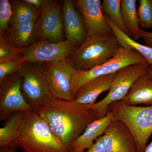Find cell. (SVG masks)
<instances>
[{
  "label": "cell",
  "mask_w": 152,
  "mask_h": 152,
  "mask_svg": "<svg viewBox=\"0 0 152 152\" xmlns=\"http://www.w3.org/2000/svg\"><path fill=\"white\" fill-rule=\"evenodd\" d=\"M36 110L68 149L87 126L97 119L90 105L79 104L72 101L56 98Z\"/></svg>",
  "instance_id": "cell-1"
},
{
  "label": "cell",
  "mask_w": 152,
  "mask_h": 152,
  "mask_svg": "<svg viewBox=\"0 0 152 152\" xmlns=\"http://www.w3.org/2000/svg\"><path fill=\"white\" fill-rule=\"evenodd\" d=\"M18 147L25 152H69L36 110L25 112L18 132Z\"/></svg>",
  "instance_id": "cell-2"
},
{
  "label": "cell",
  "mask_w": 152,
  "mask_h": 152,
  "mask_svg": "<svg viewBox=\"0 0 152 152\" xmlns=\"http://www.w3.org/2000/svg\"><path fill=\"white\" fill-rule=\"evenodd\" d=\"M114 118L127 127L135 141L138 152H144L152 134V106H129L121 101L109 106Z\"/></svg>",
  "instance_id": "cell-3"
},
{
  "label": "cell",
  "mask_w": 152,
  "mask_h": 152,
  "mask_svg": "<svg viewBox=\"0 0 152 152\" xmlns=\"http://www.w3.org/2000/svg\"><path fill=\"white\" fill-rule=\"evenodd\" d=\"M121 47L115 36L87 37L69 58L77 70L88 71L107 62L114 56Z\"/></svg>",
  "instance_id": "cell-4"
},
{
  "label": "cell",
  "mask_w": 152,
  "mask_h": 152,
  "mask_svg": "<svg viewBox=\"0 0 152 152\" xmlns=\"http://www.w3.org/2000/svg\"><path fill=\"white\" fill-rule=\"evenodd\" d=\"M19 72L22 77V93L32 108L37 110L55 98L44 63L26 62Z\"/></svg>",
  "instance_id": "cell-5"
},
{
  "label": "cell",
  "mask_w": 152,
  "mask_h": 152,
  "mask_svg": "<svg viewBox=\"0 0 152 152\" xmlns=\"http://www.w3.org/2000/svg\"><path fill=\"white\" fill-rule=\"evenodd\" d=\"M148 66L146 62L135 64L125 67L117 72L107 96L98 102L90 105L97 119L108 113L111 104L121 101L126 96L136 80L148 73Z\"/></svg>",
  "instance_id": "cell-6"
},
{
  "label": "cell",
  "mask_w": 152,
  "mask_h": 152,
  "mask_svg": "<svg viewBox=\"0 0 152 152\" xmlns=\"http://www.w3.org/2000/svg\"><path fill=\"white\" fill-rule=\"evenodd\" d=\"M146 62L144 57L138 52L121 46L114 56L104 64L88 71L76 70L72 80L73 100L79 88L90 80L116 73L120 69L128 66Z\"/></svg>",
  "instance_id": "cell-7"
},
{
  "label": "cell",
  "mask_w": 152,
  "mask_h": 152,
  "mask_svg": "<svg viewBox=\"0 0 152 152\" xmlns=\"http://www.w3.org/2000/svg\"><path fill=\"white\" fill-rule=\"evenodd\" d=\"M85 152H138L135 141L127 127L114 118L103 134Z\"/></svg>",
  "instance_id": "cell-8"
},
{
  "label": "cell",
  "mask_w": 152,
  "mask_h": 152,
  "mask_svg": "<svg viewBox=\"0 0 152 152\" xmlns=\"http://www.w3.org/2000/svg\"><path fill=\"white\" fill-rule=\"evenodd\" d=\"M22 77L19 72L10 75L0 82V118L7 120L12 114L33 109L21 91Z\"/></svg>",
  "instance_id": "cell-9"
},
{
  "label": "cell",
  "mask_w": 152,
  "mask_h": 152,
  "mask_svg": "<svg viewBox=\"0 0 152 152\" xmlns=\"http://www.w3.org/2000/svg\"><path fill=\"white\" fill-rule=\"evenodd\" d=\"M79 47L66 40L53 43L39 39L31 46L22 50L21 55L26 62L56 61L69 58Z\"/></svg>",
  "instance_id": "cell-10"
},
{
  "label": "cell",
  "mask_w": 152,
  "mask_h": 152,
  "mask_svg": "<svg viewBox=\"0 0 152 152\" xmlns=\"http://www.w3.org/2000/svg\"><path fill=\"white\" fill-rule=\"evenodd\" d=\"M49 85L54 96L64 101L73 100L72 80L77 69L69 58L44 63Z\"/></svg>",
  "instance_id": "cell-11"
},
{
  "label": "cell",
  "mask_w": 152,
  "mask_h": 152,
  "mask_svg": "<svg viewBox=\"0 0 152 152\" xmlns=\"http://www.w3.org/2000/svg\"><path fill=\"white\" fill-rule=\"evenodd\" d=\"M37 22L39 40L57 43L64 41L62 10L57 1L46 0Z\"/></svg>",
  "instance_id": "cell-12"
},
{
  "label": "cell",
  "mask_w": 152,
  "mask_h": 152,
  "mask_svg": "<svg viewBox=\"0 0 152 152\" xmlns=\"http://www.w3.org/2000/svg\"><path fill=\"white\" fill-rule=\"evenodd\" d=\"M86 28L87 37L103 38L115 36L106 21L100 0H76Z\"/></svg>",
  "instance_id": "cell-13"
},
{
  "label": "cell",
  "mask_w": 152,
  "mask_h": 152,
  "mask_svg": "<svg viewBox=\"0 0 152 152\" xmlns=\"http://www.w3.org/2000/svg\"><path fill=\"white\" fill-rule=\"evenodd\" d=\"M62 10L66 40L80 47L87 38L86 28L81 14L76 7L75 1H64Z\"/></svg>",
  "instance_id": "cell-14"
},
{
  "label": "cell",
  "mask_w": 152,
  "mask_h": 152,
  "mask_svg": "<svg viewBox=\"0 0 152 152\" xmlns=\"http://www.w3.org/2000/svg\"><path fill=\"white\" fill-rule=\"evenodd\" d=\"M114 119L113 115L110 112L104 117L91 123L83 134L71 144L68 149L69 152H85L88 150L96 140L103 134Z\"/></svg>",
  "instance_id": "cell-15"
},
{
  "label": "cell",
  "mask_w": 152,
  "mask_h": 152,
  "mask_svg": "<svg viewBox=\"0 0 152 152\" xmlns=\"http://www.w3.org/2000/svg\"><path fill=\"white\" fill-rule=\"evenodd\" d=\"M116 73L92 79L78 90L73 102L82 105H92L102 93L109 91Z\"/></svg>",
  "instance_id": "cell-16"
},
{
  "label": "cell",
  "mask_w": 152,
  "mask_h": 152,
  "mask_svg": "<svg viewBox=\"0 0 152 152\" xmlns=\"http://www.w3.org/2000/svg\"><path fill=\"white\" fill-rule=\"evenodd\" d=\"M121 102L129 106H152V76L148 73L134 82Z\"/></svg>",
  "instance_id": "cell-17"
},
{
  "label": "cell",
  "mask_w": 152,
  "mask_h": 152,
  "mask_svg": "<svg viewBox=\"0 0 152 152\" xmlns=\"http://www.w3.org/2000/svg\"><path fill=\"white\" fill-rule=\"evenodd\" d=\"M37 21L10 25L6 31L11 44L17 48L23 50L37 42Z\"/></svg>",
  "instance_id": "cell-18"
},
{
  "label": "cell",
  "mask_w": 152,
  "mask_h": 152,
  "mask_svg": "<svg viewBox=\"0 0 152 152\" xmlns=\"http://www.w3.org/2000/svg\"><path fill=\"white\" fill-rule=\"evenodd\" d=\"M25 112L14 113L7 120L5 124L0 129V148L18 147V132Z\"/></svg>",
  "instance_id": "cell-19"
},
{
  "label": "cell",
  "mask_w": 152,
  "mask_h": 152,
  "mask_svg": "<svg viewBox=\"0 0 152 152\" xmlns=\"http://www.w3.org/2000/svg\"><path fill=\"white\" fill-rule=\"evenodd\" d=\"M136 0H121L123 21L130 37L137 42L140 38L141 28L139 25Z\"/></svg>",
  "instance_id": "cell-20"
},
{
  "label": "cell",
  "mask_w": 152,
  "mask_h": 152,
  "mask_svg": "<svg viewBox=\"0 0 152 152\" xmlns=\"http://www.w3.org/2000/svg\"><path fill=\"white\" fill-rule=\"evenodd\" d=\"M13 15L10 25L24 23L37 21L41 12L26 0L10 1Z\"/></svg>",
  "instance_id": "cell-21"
},
{
  "label": "cell",
  "mask_w": 152,
  "mask_h": 152,
  "mask_svg": "<svg viewBox=\"0 0 152 152\" xmlns=\"http://www.w3.org/2000/svg\"><path fill=\"white\" fill-rule=\"evenodd\" d=\"M106 21L111 28L121 46L136 50L144 57L149 66H152V48L139 43L119 29L107 15L104 14Z\"/></svg>",
  "instance_id": "cell-22"
},
{
  "label": "cell",
  "mask_w": 152,
  "mask_h": 152,
  "mask_svg": "<svg viewBox=\"0 0 152 152\" xmlns=\"http://www.w3.org/2000/svg\"><path fill=\"white\" fill-rule=\"evenodd\" d=\"M102 6L103 12L109 17L119 29L130 37L123 21L121 0H104Z\"/></svg>",
  "instance_id": "cell-23"
},
{
  "label": "cell",
  "mask_w": 152,
  "mask_h": 152,
  "mask_svg": "<svg viewBox=\"0 0 152 152\" xmlns=\"http://www.w3.org/2000/svg\"><path fill=\"white\" fill-rule=\"evenodd\" d=\"M21 52L11 43L6 32H0V62L21 58Z\"/></svg>",
  "instance_id": "cell-24"
},
{
  "label": "cell",
  "mask_w": 152,
  "mask_h": 152,
  "mask_svg": "<svg viewBox=\"0 0 152 152\" xmlns=\"http://www.w3.org/2000/svg\"><path fill=\"white\" fill-rule=\"evenodd\" d=\"M137 16L142 28H152V0H140Z\"/></svg>",
  "instance_id": "cell-25"
},
{
  "label": "cell",
  "mask_w": 152,
  "mask_h": 152,
  "mask_svg": "<svg viewBox=\"0 0 152 152\" xmlns=\"http://www.w3.org/2000/svg\"><path fill=\"white\" fill-rule=\"evenodd\" d=\"M26 62L23 58L0 62V82L10 75L18 72Z\"/></svg>",
  "instance_id": "cell-26"
},
{
  "label": "cell",
  "mask_w": 152,
  "mask_h": 152,
  "mask_svg": "<svg viewBox=\"0 0 152 152\" xmlns=\"http://www.w3.org/2000/svg\"><path fill=\"white\" fill-rule=\"evenodd\" d=\"M13 12L10 1H0V32H5L10 23Z\"/></svg>",
  "instance_id": "cell-27"
},
{
  "label": "cell",
  "mask_w": 152,
  "mask_h": 152,
  "mask_svg": "<svg viewBox=\"0 0 152 152\" xmlns=\"http://www.w3.org/2000/svg\"><path fill=\"white\" fill-rule=\"evenodd\" d=\"M140 38H142L145 45L152 48V32H150L141 29L140 31Z\"/></svg>",
  "instance_id": "cell-28"
},
{
  "label": "cell",
  "mask_w": 152,
  "mask_h": 152,
  "mask_svg": "<svg viewBox=\"0 0 152 152\" xmlns=\"http://www.w3.org/2000/svg\"><path fill=\"white\" fill-rule=\"evenodd\" d=\"M26 1L30 4L31 5L38 9L40 11L46 2V0H26Z\"/></svg>",
  "instance_id": "cell-29"
},
{
  "label": "cell",
  "mask_w": 152,
  "mask_h": 152,
  "mask_svg": "<svg viewBox=\"0 0 152 152\" xmlns=\"http://www.w3.org/2000/svg\"><path fill=\"white\" fill-rule=\"evenodd\" d=\"M17 147H5L0 148V152H17Z\"/></svg>",
  "instance_id": "cell-30"
},
{
  "label": "cell",
  "mask_w": 152,
  "mask_h": 152,
  "mask_svg": "<svg viewBox=\"0 0 152 152\" xmlns=\"http://www.w3.org/2000/svg\"><path fill=\"white\" fill-rule=\"evenodd\" d=\"M144 152H152V141L149 145H147Z\"/></svg>",
  "instance_id": "cell-31"
},
{
  "label": "cell",
  "mask_w": 152,
  "mask_h": 152,
  "mask_svg": "<svg viewBox=\"0 0 152 152\" xmlns=\"http://www.w3.org/2000/svg\"><path fill=\"white\" fill-rule=\"evenodd\" d=\"M148 73L152 76V66L149 65L148 68Z\"/></svg>",
  "instance_id": "cell-32"
},
{
  "label": "cell",
  "mask_w": 152,
  "mask_h": 152,
  "mask_svg": "<svg viewBox=\"0 0 152 152\" xmlns=\"http://www.w3.org/2000/svg\"><path fill=\"white\" fill-rule=\"evenodd\" d=\"M24 152V151H23V152Z\"/></svg>",
  "instance_id": "cell-33"
}]
</instances>
